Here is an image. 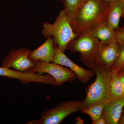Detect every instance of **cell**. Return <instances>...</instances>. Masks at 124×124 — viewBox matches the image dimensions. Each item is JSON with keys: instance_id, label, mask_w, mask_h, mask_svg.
Wrapping results in <instances>:
<instances>
[{"instance_id": "obj_1", "label": "cell", "mask_w": 124, "mask_h": 124, "mask_svg": "<svg viewBox=\"0 0 124 124\" xmlns=\"http://www.w3.org/2000/svg\"><path fill=\"white\" fill-rule=\"evenodd\" d=\"M109 9L102 0H85L69 21L74 33L79 36L106 20Z\"/></svg>"}, {"instance_id": "obj_2", "label": "cell", "mask_w": 124, "mask_h": 124, "mask_svg": "<svg viewBox=\"0 0 124 124\" xmlns=\"http://www.w3.org/2000/svg\"><path fill=\"white\" fill-rule=\"evenodd\" d=\"M93 70L95 81L85 89L86 97L81 102V111L96 104H106L112 99L110 93V70L99 60L95 62Z\"/></svg>"}, {"instance_id": "obj_3", "label": "cell", "mask_w": 124, "mask_h": 124, "mask_svg": "<svg viewBox=\"0 0 124 124\" xmlns=\"http://www.w3.org/2000/svg\"><path fill=\"white\" fill-rule=\"evenodd\" d=\"M105 45L91 36L82 34L70 41L67 45L66 49L71 53H79L82 62L92 69Z\"/></svg>"}, {"instance_id": "obj_4", "label": "cell", "mask_w": 124, "mask_h": 124, "mask_svg": "<svg viewBox=\"0 0 124 124\" xmlns=\"http://www.w3.org/2000/svg\"><path fill=\"white\" fill-rule=\"evenodd\" d=\"M42 34L46 38L53 37L58 48L64 53L68 44L79 36L73 32L63 9L53 23H43Z\"/></svg>"}, {"instance_id": "obj_5", "label": "cell", "mask_w": 124, "mask_h": 124, "mask_svg": "<svg viewBox=\"0 0 124 124\" xmlns=\"http://www.w3.org/2000/svg\"><path fill=\"white\" fill-rule=\"evenodd\" d=\"M81 102L75 100L66 101L48 109L41 117L26 123L29 124H59L71 113L81 110Z\"/></svg>"}, {"instance_id": "obj_6", "label": "cell", "mask_w": 124, "mask_h": 124, "mask_svg": "<svg viewBox=\"0 0 124 124\" xmlns=\"http://www.w3.org/2000/svg\"><path fill=\"white\" fill-rule=\"evenodd\" d=\"M33 62V66L29 69L28 72L41 74L48 73L55 79L58 85H61L67 82L71 83L77 78L76 75L72 70L60 64L41 61Z\"/></svg>"}, {"instance_id": "obj_7", "label": "cell", "mask_w": 124, "mask_h": 124, "mask_svg": "<svg viewBox=\"0 0 124 124\" xmlns=\"http://www.w3.org/2000/svg\"><path fill=\"white\" fill-rule=\"evenodd\" d=\"M31 51L24 47L13 49L2 60L1 67L12 68L22 72H28L34 64L33 61L29 58Z\"/></svg>"}, {"instance_id": "obj_8", "label": "cell", "mask_w": 124, "mask_h": 124, "mask_svg": "<svg viewBox=\"0 0 124 124\" xmlns=\"http://www.w3.org/2000/svg\"><path fill=\"white\" fill-rule=\"evenodd\" d=\"M53 62L69 68L75 72L77 79L83 84L87 83L95 75L93 70H88L76 64L58 48Z\"/></svg>"}, {"instance_id": "obj_9", "label": "cell", "mask_w": 124, "mask_h": 124, "mask_svg": "<svg viewBox=\"0 0 124 124\" xmlns=\"http://www.w3.org/2000/svg\"><path fill=\"white\" fill-rule=\"evenodd\" d=\"M57 48L54 38L48 37L40 46L31 51L29 58L33 62H53Z\"/></svg>"}, {"instance_id": "obj_10", "label": "cell", "mask_w": 124, "mask_h": 124, "mask_svg": "<svg viewBox=\"0 0 124 124\" xmlns=\"http://www.w3.org/2000/svg\"><path fill=\"white\" fill-rule=\"evenodd\" d=\"M124 107V96L112 99L105 104L102 116L106 124H119Z\"/></svg>"}, {"instance_id": "obj_11", "label": "cell", "mask_w": 124, "mask_h": 124, "mask_svg": "<svg viewBox=\"0 0 124 124\" xmlns=\"http://www.w3.org/2000/svg\"><path fill=\"white\" fill-rule=\"evenodd\" d=\"M82 34L91 36L99 40L102 44L106 45L116 41L115 30L109 26L107 19Z\"/></svg>"}, {"instance_id": "obj_12", "label": "cell", "mask_w": 124, "mask_h": 124, "mask_svg": "<svg viewBox=\"0 0 124 124\" xmlns=\"http://www.w3.org/2000/svg\"><path fill=\"white\" fill-rule=\"evenodd\" d=\"M119 54V44L116 41L105 45L99 60L110 70L117 60Z\"/></svg>"}, {"instance_id": "obj_13", "label": "cell", "mask_w": 124, "mask_h": 124, "mask_svg": "<svg viewBox=\"0 0 124 124\" xmlns=\"http://www.w3.org/2000/svg\"><path fill=\"white\" fill-rule=\"evenodd\" d=\"M121 18H124V0H118L109 5L107 18L108 25L113 29H117Z\"/></svg>"}, {"instance_id": "obj_14", "label": "cell", "mask_w": 124, "mask_h": 124, "mask_svg": "<svg viewBox=\"0 0 124 124\" xmlns=\"http://www.w3.org/2000/svg\"><path fill=\"white\" fill-rule=\"evenodd\" d=\"M110 72V93L112 99L122 97L123 88L121 81L118 74V71L112 68Z\"/></svg>"}, {"instance_id": "obj_15", "label": "cell", "mask_w": 124, "mask_h": 124, "mask_svg": "<svg viewBox=\"0 0 124 124\" xmlns=\"http://www.w3.org/2000/svg\"><path fill=\"white\" fill-rule=\"evenodd\" d=\"M85 0H60L63 5L64 10L69 21L76 10Z\"/></svg>"}, {"instance_id": "obj_16", "label": "cell", "mask_w": 124, "mask_h": 124, "mask_svg": "<svg viewBox=\"0 0 124 124\" xmlns=\"http://www.w3.org/2000/svg\"><path fill=\"white\" fill-rule=\"evenodd\" d=\"M105 104L101 103L93 105L82 110L81 112L88 115L92 120V124H94L101 116L103 107Z\"/></svg>"}, {"instance_id": "obj_17", "label": "cell", "mask_w": 124, "mask_h": 124, "mask_svg": "<svg viewBox=\"0 0 124 124\" xmlns=\"http://www.w3.org/2000/svg\"><path fill=\"white\" fill-rule=\"evenodd\" d=\"M124 66V44L119 45V57L112 68L116 69L118 72Z\"/></svg>"}, {"instance_id": "obj_18", "label": "cell", "mask_w": 124, "mask_h": 124, "mask_svg": "<svg viewBox=\"0 0 124 124\" xmlns=\"http://www.w3.org/2000/svg\"><path fill=\"white\" fill-rule=\"evenodd\" d=\"M115 30L116 41L119 45L124 44V25L122 27H119Z\"/></svg>"}, {"instance_id": "obj_19", "label": "cell", "mask_w": 124, "mask_h": 124, "mask_svg": "<svg viewBox=\"0 0 124 124\" xmlns=\"http://www.w3.org/2000/svg\"><path fill=\"white\" fill-rule=\"evenodd\" d=\"M118 75L121 81L123 88V95L124 96V73H118Z\"/></svg>"}, {"instance_id": "obj_20", "label": "cell", "mask_w": 124, "mask_h": 124, "mask_svg": "<svg viewBox=\"0 0 124 124\" xmlns=\"http://www.w3.org/2000/svg\"><path fill=\"white\" fill-rule=\"evenodd\" d=\"M94 124H106V123L104 118L101 116L100 118L95 122Z\"/></svg>"}, {"instance_id": "obj_21", "label": "cell", "mask_w": 124, "mask_h": 124, "mask_svg": "<svg viewBox=\"0 0 124 124\" xmlns=\"http://www.w3.org/2000/svg\"><path fill=\"white\" fill-rule=\"evenodd\" d=\"M102 0L106 2L107 4H108V5H110L117 1L118 0Z\"/></svg>"}, {"instance_id": "obj_22", "label": "cell", "mask_w": 124, "mask_h": 124, "mask_svg": "<svg viewBox=\"0 0 124 124\" xmlns=\"http://www.w3.org/2000/svg\"><path fill=\"white\" fill-rule=\"evenodd\" d=\"M76 124H84V121L80 117H78L76 118Z\"/></svg>"}, {"instance_id": "obj_23", "label": "cell", "mask_w": 124, "mask_h": 124, "mask_svg": "<svg viewBox=\"0 0 124 124\" xmlns=\"http://www.w3.org/2000/svg\"><path fill=\"white\" fill-rule=\"evenodd\" d=\"M118 73H124V66L121 68L119 72H118Z\"/></svg>"}, {"instance_id": "obj_24", "label": "cell", "mask_w": 124, "mask_h": 124, "mask_svg": "<svg viewBox=\"0 0 124 124\" xmlns=\"http://www.w3.org/2000/svg\"><path fill=\"white\" fill-rule=\"evenodd\" d=\"M120 124H124V116H123V117L121 121L120 122Z\"/></svg>"}]
</instances>
